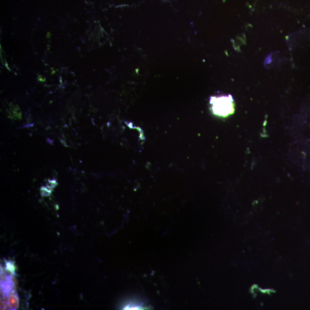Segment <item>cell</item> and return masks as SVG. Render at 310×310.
I'll return each mask as SVG.
<instances>
[{
  "label": "cell",
  "instance_id": "obj_1",
  "mask_svg": "<svg viewBox=\"0 0 310 310\" xmlns=\"http://www.w3.org/2000/svg\"><path fill=\"white\" fill-rule=\"evenodd\" d=\"M210 108L215 115L227 117L234 111V101L231 95L212 96L210 98Z\"/></svg>",
  "mask_w": 310,
  "mask_h": 310
},
{
  "label": "cell",
  "instance_id": "obj_2",
  "mask_svg": "<svg viewBox=\"0 0 310 310\" xmlns=\"http://www.w3.org/2000/svg\"><path fill=\"white\" fill-rule=\"evenodd\" d=\"M8 305L12 309L16 310L19 306V299L17 294L15 293H12L8 297Z\"/></svg>",
  "mask_w": 310,
  "mask_h": 310
},
{
  "label": "cell",
  "instance_id": "obj_3",
  "mask_svg": "<svg viewBox=\"0 0 310 310\" xmlns=\"http://www.w3.org/2000/svg\"><path fill=\"white\" fill-rule=\"evenodd\" d=\"M1 289H2L3 292L8 294L10 292L12 288V283L11 280L9 279L8 278H7V280L5 281L1 282Z\"/></svg>",
  "mask_w": 310,
  "mask_h": 310
},
{
  "label": "cell",
  "instance_id": "obj_4",
  "mask_svg": "<svg viewBox=\"0 0 310 310\" xmlns=\"http://www.w3.org/2000/svg\"><path fill=\"white\" fill-rule=\"evenodd\" d=\"M40 191H41L42 196L46 197L50 195L52 190H49V189L46 187H42Z\"/></svg>",
  "mask_w": 310,
  "mask_h": 310
},
{
  "label": "cell",
  "instance_id": "obj_5",
  "mask_svg": "<svg viewBox=\"0 0 310 310\" xmlns=\"http://www.w3.org/2000/svg\"><path fill=\"white\" fill-rule=\"evenodd\" d=\"M6 266H7V269L8 271H9V272H13L15 271V266L12 264L10 262H8L7 263V265H6Z\"/></svg>",
  "mask_w": 310,
  "mask_h": 310
}]
</instances>
